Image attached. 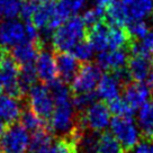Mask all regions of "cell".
Returning <instances> with one entry per match:
<instances>
[{
  "instance_id": "6da1fadb",
  "label": "cell",
  "mask_w": 153,
  "mask_h": 153,
  "mask_svg": "<svg viewBox=\"0 0 153 153\" xmlns=\"http://www.w3.org/2000/svg\"><path fill=\"white\" fill-rule=\"evenodd\" d=\"M87 25L82 17L71 16L52 34V45L57 52H71L80 41L85 39Z\"/></svg>"
},
{
  "instance_id": "7a4b0ae2",
  "label": "cell",
  "mask_w": 153,
  "mask_h": 153,
  "mask_svg": "<svg viewBox=\"0 0 153 153\" xmlns=\"http://www.w3.org/2000/svg\"><path fill=\"white\" fill-rule=\"evenodd\" d=\"M110 134L117 140L124 150H133L141 142V131L133 117L115 116L110 122Z\"/></svg>"
},
{
  "instance_id": "3957f363",
  "label": "cell",
  "mask_w": 153,
  "mask_h": 153,
  "mask_svg": "<svg viewBox=\"0 0 153 153\" xmlns=\"http://www.w3.org/2000/svg\"><path fill=\"white\" fill-rule=\"evenodd\" d=\"M29 132L22 124H10L0 139L1 153H27L29 150Z\"/></svg>"
},
{
  "instance_id": "277c9868",
  "label": "cell",
  "mask_w": 153,
  "mask_h": 153,
  "mask_svg": "<svg viewBox=\"0 0 153 153\" xmlns=\"http://www.w3.org/2000/svg\"><path fill=\"white\" fill-rule=\"evenodd\" d=\"M52 131L60 134H72L76 129V108L71 99L55 102V107L50 117Z\"/></svg>"
},
{
  "instance_id": "5b68a950",
  "label": "cell",
  "mask_w": 153,
  "mask_h": 153,
  "mask_svg": "<svg viewBox=\"0 0 153 153\" xmlns=\"http://www.w3.org/2000/svg\"><path fill=\"white\" fill-rule=\"evenodd\" d=\"M82 113V124L90 132L102 133L109 128L113 118L108 105L104 101H95Z\"/></svg>"
},
{
  "instance_id": "8992f818",
  "label": "cell",
  "mask_w": 153,
  "mask_h": 153,
  "mask_svg": "<svg viewBox=\"0 0 153 153\" xmlns=\"http://www.w3.org/2000/svg\"><path fill=\"white\" fill-rule=\"evenodd\" d=\"M19 64L11 56L6 55L0 65V87L6 95L20 98L24 94L19 86Z\"/></svg>"
},
{
  "instance_id": "52a82bcc",
  "label": "cell",
  "mask_w": 153,
  "mask_h": 153,
  "mask_svg": "<svg viewBox=\"0 0 153 153\" xmlns=\"http://www.w3.org/2000/svg\"><path fill=\"white\" fill-rule=\"evenodd\" d=\"M101 69L98 64L87 62L80 67L78 73L73 78L71 85V90L74 94H85L94 92L100 80Z\"/></svg>"
},
{
  "instance_id": "ba28073f",
  "label": "cell",
  "mask_w": 153,
  "mask_h": 153,
  "mask_svg": "<svg viewBox=\"0 0 153 153\" xmlns=\"http://www.w3.org/2000/svg\"><path fill=\"white\" fill-rule=\"evenodd\" d=\"M28 105L29 109L35 114L41 116L43 120H48L54 110L55 101L48 86L35 85L28 91Z\"/></svg>"
},
{
  "instance_id": "9c48e42d",
  "label": "cell",
  "mask_w": 153,
  "mask_h": 153,
  "mask_svg": "<svg viewBox=\"0 0 153 153\" xmlns=\"http://www.w3.org/2000/svg\"><path fill=\"white\" fill-rule=\"evenodd\" d=\"M27 41L25 24L16 19H7L0 23V46L14 48Z\"/></svg>"
},
{
  "instance_id": "30bf717a",
  "label": "cell",
  "mask_w": 153,
  "mask_h": 153,
  "mask_svg": "<svg viewBox=\"0 0 153 153\" xmlns=\"http://www.w3.org/2000/svg\"><path fill=\"white\" fill-rule=\"evenodd\" d=\"M128 55L124 48L106 50L99 52L97 56V64L101 70H106L111 73L123 71L127 67Z\"/></svg>"
},
{
  "instance_id": "8fae6325",
  "label": "cell",
  "mask_w": 153,
  "mask_h": 153,
  "mask_svg": "<svg viewBox=\"0 0 153 153\" xmlns=\"http://www.w3.org/2000/svg\"><path fill=\"white\" fill-rule=\"evenodd\" d=\"M151 95L152 89L146 82H132L125 87L122 97L134 111H137L146 101L152 98Z\"/></svg>"
},
{
  "instance_id": "7c38bea8",
  "label": "cell",
  "mask_w": 153,
  "mask_h": 153,
  "mask_svg": "<svg viewBox=\"0 0 153 153\" xmlns=\"http://www.w3.org/2000/svg\"><path fill=\"white\" fill-rule=\"evenodd\" d=\"M122 83L123 80L116 73L109 72L107 74H102L96 88V95L101 101L109 102L120 96Z\"/></svg>"
},
{
  "instance_id": "4fadbf2b",
  "label": "cell",
  "mask_w": 153,
  "mask_h": 153,
  "mask_svg": "<svg viewBox=\"0 0 153 153\" xmlns=\"http://www.w3.org/2000/svg\"><path fill=\"white\" fill-rule=\"evenodd\" d=\"M35 69L37 72L38 79L44 83H51L56 80V60L54 54L50 51H42L38 53L37 59L35 61Z\"/></svg>"
},
{
  "instance_id": "5bb4252c",
  "label": "cell",
  "mask_w": 153,
  "mask_h": 153,
  "mask_svg": "<svg viewBox=\"0 0 153 153\" xmlns=\"http://www.w3.org/2000/svg\"><path fill=\"white\" fill-rule=\"evenodd\" d=\"M152 68L153 64L150 57L133 55V57L128 60L126 71L133 82H146L152 73Z\"/></svg>"
},
{
  "instance_id": "9a60e30c",
  "label": "cell",
  "mask_w": 153,
  "mask_h": 153,
  "mask_svg": "<svg viewBox=\"0 0 153 153\" xmlns=\"http://www.w3.org/2000/svg\"><path fill=\"white\" fill-rule=\"evenodd\" d=\"M55 60L57 76H60V79L65 83L72 81L81 67L76 57L71 52H57Z\"/></svg>"
},
{
  "instance_id": "2e32d148",
  "label": "cell",
  "mask_w": 153,
  "mask_h": 153,
  "mask_svg": "<svg viewBox=\"0 0 153 153\" xmlns=\"http://www.w3.org/2000/svg\"><path fill=\"white\" fill-rule=\"evenodd\" d=\"M42 42H32V41H25L23 43L18 44L13 48L11 55L19 65H26V64H33L37 59L38 53L41 52Z\"/></svg>"
},
{
  "instance_id": "e0dca14e",
  "label": "cell",
  "mask_w": 153,
  "mask_h": 153,
  "mask_svg": "<svg viewBox=\"0 0 153 153\" xmlns=\"http://www.w3.org/2000/svg\"><path fill=\"white\" fill-rule=\"evenodd\" d=\"M128 22L146 20L153 14V0H120Z\"/></svg>"
},
{
  "instance_id": "ac0fdd59",
  "label": "cell",
  "mask_w": 153,
  "mask_h": 153,
  "mask_svg": "<svg viewBox=\"0 0 153 153\" xmlns=\"http://www.w3.org/2000/svg\"><path fill=\"white\" fill-rule=\"evenodd\" d=\"M22 106L17 98L9 95H0V122L4 124H14L20 117Z\"/></svg>"
},
{
  "instance_id": "d6986e66",
  "label": "cell",
  "mask_w": 153,
  "mask_h": 153,
  "mask_svg": "<svg viewBox=\"0 0 153 153\" xmlns=\"http://www.w3.org/2000/svg\"><path fill=\"white\" fill-rule=\"evenodd\" d=\"M136 123L139 125L141 134L146 139L153 140V98L146 101L137 110Z\"/></svg>"
},
{
  "instance_id": "ffe728a7",
  "label": "cell",
  "mask_w": 153,
  "mask_h": 153,
  "mask_svg": "<svg viewBox=\"0 0 153 153\" xmlns=\"http://www.w3.org/2000/svg\"><path fill=\"white\" fill-rule=\"evenodd\" d=\"M108 30L109 25L104 24L102 22L90 27L88 32V41L94 46L95 51L102 52L108 50Z\"/></svg>"
},
{
  "instance_id": "44dd1931",
  "label": "cell",
  "mask_w": 153,
  "mask_h": 153,
  "mask_svg": "<svg viewBox=\"0 0 153 153\" xmlns=\"http://www.w3.org/2000/svg\"><path fill=\"white\" fill-rule=\"evenodd\" d=\"M105 17L109 25L113 26H122L124 27L128 23L127 15L125 13L124 7L120 0H113L105 11Z\"/></svg>"
},
{
  "instance_id": "7402d4cb",
  "label": "cell",
  "mask_w": 153,
  "mask_h": 153,
  "mask_svg": "<svg viewBox=\"0 0 153 153\" xmlns=\"http://www.w3.org/2000/svg\"><path fill=\"white\" fill-rule=\"evenodd\" d=\"M129 41L127 30L122 26L109 25L108 30V50L124 48Z\"/></svg>"
},
{
  "instance_id": "603a6c76",
  "label": "cell",
  "mask_w": 153,
  "mask_h": 153,
  "mask_svg": "<svg viewBox=\"0 0 153 153\" xmlns=\"http://www.w3.org/2000/svg\"><path fill=\"white\" fill-rule=\"evenodd\" d=\"M33 153H78V151L72 139H60Z\"/></svg>"
},
{
  "instance_id": "cb8c5ba5",
  "label": "cell",
  "mask_w": 153,
  "mask_h": 153,
  "mask_svg": "<svg viewBox=\"0 0 153 153\" xmlns=\"http://www.w3.org/2000/svg\"><path fill=\"white\" fill-rule=\"evenodd\" d=\"M19 86L22 88L23 94L28 92L29 89L36 85L38 76L34 64L19 65Z\"/></svg>"
},
{
  "instance_id": "d4e9b609",
  "label": "cell",
  "mask_w": 153,
  "mask_h": 153,
  "mask_svg": "<svg viewBox=\"0 0 153 153\" xmlns=\"http://www.w3.org/2000/svg\"><path fill=\"white\" fill-rule=\"evenodd\" d=\"M19 118H20V124L23 125L28 132L35 133L37 131L46 128V125H45L43 118L41 116H38L37 114H35L33 110L30 109H26L24 111H22Z\"/></svg>"
},
{
  "instance_id": "484cf974",
  "label": "cell",
  "mask_w": 153,
  "mask_h": 153,
  "mask_svg": "<svg viewBox=\"0 0 153 153\" xmlns=\"http://www.w3.org/2000/svg\"><path fill=\"white\" fill-rule=\"evenodd\" d=\"M97 153H124V148L110 133H102L98 137Z\"/></svg>"
},
{
  "instance_id": "4316f807",
  "label": "cell",
  "mask_w": 153,
  "mask_h": 153,
  "mask_svg": "<svg viewBox=\"0 0 153 153\" xmlns=\"http://www.w3.org/2000/svg\"><path fill=\"white\" fill-rule=\"evenodd\" d=\"M131 51L133 55H139V56L151 57L153 54V32L144 36L141 39H137V42L132 44Z\"/></svg>"
},
{
  "instance_id": "83f0119b",
  "label": "cell",
  "mask_w": 153,
  "mask_h": 153,
  "mask_svg": "<svg viewBox=\"0 0 153 153\" xmlns=\"http://www.w3.org/2000/svg\"><path fill=\"white\" fill-rule=\"evenodd\" d=\"M95 48L90 44V42L88 39H82L79 43L76 44L74 48L71 50V53L76 57V60L79 62L87 63L89 62L91 59L94 57L95 54Z\"/></svg>"
},
{
  "instance_id": "f1b7e54d",
  "label": "cell",
  "mask_w": 153,
  "mask_h": 153,
  "mask_svg": "<svg viewBox=\"0 0 153 153\" xmlns=\"http://www.w3.org/2000/svg\"><path fill=\"white\" fill-rule=\"evenodd\" d=\"M53 142L52 135L50 134L48 128L41 129L33 133V135L30 136V141H29V151L30 153L37 151L39 149L44 148L48 145L50 143Z\"/></svg>"
},
{
  "instance_id": "f546056e",
  "label": "cell",
  "mask_w": 153,
  "mask_h": 153,
  "mask_svg": "<svg viewBox=\"0 0 153 153\" xmlns=\"http://www.w3.org/2000/svg\"><path fill=\"white\" fill-rule=\"evenodd\" d=\"M126 30L128 33L129 37H134L136 39L143 38L151 32L148 20H144V19L128 22L126 25Z\"/></svg>"
},
{
  "instance_id": "4dcf8cb0",
  "label": "cell",
  "mask_w": 153,
  "mask_h": 153,
  "mask_svg": "<svg viewBox=\"0 0 153 153\" xmlns=\"http://www.w3.org/2000/svg\"><path fill=\"white\" fill-rule=\"evenodd\" d=\"M108 108H109L111 115L114 116H120V117H127V116H131L135 113L129 105L125 101V99L120 96L117 97L116 99L111 100L108 102Z\"/></svg>"
},
{
  "instance_id": "1f68e13d",
  "label": "cell",
  "mask_w": 153,
  "mask_h": 153,
  "mask_svg": "<svg viewBox=\"0 0 153 153\" xmlns=\"http://www.w3.org/2000/svg\"><path fill=\"white\" fill-rule=\"evenodd\" d=\"M22 0H0V16L15 19L20 13Z\"/></svg>"
},
{
  "instance_id": "d6a6232c",
  "label": "cell",
  "mask_w": 153,
  "mask_h": 153,
  "mask_svg": "<svg viewBox=\"0 0 153 153\" xmlns=\"http://www.w3.org/2000/svg\"><path fill=\"white\" fill-rule=\"evenodd\" d=\"M96 95L94 92H85V94H76L72 104L76 110H86L91 104L95 102Z\"/></svg>"
},
{
  "instance_id": "836d02e7",
  "label": "cell",
  "mask_w": 153,
  "mask_h": 153,
  "mask_svg": "<svg viewBox=\"0 0 153 153\" xmlns=\"http://www.w3.org/2000/svg\"><path fill=\"white\" fill-rule=\"evenodd\" d=\"M104 17H105V13L99 8H97L96 6H94L90 9H87L82 15V19H83L85 24L90 27L98 23H101Z\"/></svg>"
},
{
  "instance_id": "e575fe53",
  "label": "cell",
  "mask_w": 153,
  "mask_h": 153,
  "mask_svg": "<svg viewBox=\"0 0 153 153\" xmlns=\"http://www.w3.org/2000/svg\"><path fill=\"white\" fill-rule=\"evenodd\" d=\"M69 16H73L85 7L87 0H57Z\"/></svg>"
},
{
  "instance_id": "d590c367",
  "label": "cell",
  "mask_w": 153,
  "mask_h": 153,
  "mask_svg": "<svg viewBox=\"0 0 153 153\" xmlns=\"http://www.w3.org/2000/svg\"><path fill=\"white\" fill-rule=\"evenodd\" d=\"M38 4L36 2H33L30 0H25V1H22V5H20V13L19 15L25 19V20H30L32 17H33L35 10L37 8Z\"/></svg>"
},
{
  "instance_id": "8d00e7d4",
  "label": "cell",
  "mask_w": 153,
  "mask_h": 153,
  "mask_svg": "<svg viewBox=\"0 0 153 153\" xmlns=\"http://www.w3.org/2000/svg\"><path fill=\"white\" fill-rule=\"evenodd\" d=\"M133 150V153H153V140L141 141Z\"/></svg>"
},
{
  "instance_id": "74e56055",
  "label": "cell",
  "mask_w": 153,
  "mask_h": 153,
  "mask_svg": "<svg viewBox=\"0 0 153 153\" xmlns=\"http://www.w3.org/2000/svg\"><path fill=\"white\" fill-rule=\"evenodd\" d=\"M111 1H113V0H95V6L105 13L106 9H107V7L111 4Z\"/></svg>"
},
{
  "instance_id": "f35d334b",
  "label": "cell",
  "mask_w": 153,
  "mask_h": 153,
  "mask_svg": "<svg viewBox=\"0 0 153 153\" xmlns=\"http://www.w3.org/2000/svg\"><path fill=\"white\" fill-rule=\"evenodd\" d=\"M6 56V51L4 48H0V65H1V63H2V60H4V57ZM1 87H0V95H1Z\"/></svg>"
},
{
  "instance_id": "ab89813d",
  "label": "cell",
  "mask_w": 153,
  "mask_h": 153,
  "mask_svg": "<svg viewBox=\"0 0 153 153\" xmlns=\"http://www.w3.org/2000/svg\"><path fill=\"white\" fill-rule=\"evenodd\" d=\"M146 83H148V86L153 90V72L151 73V76H149L148 80H146Z\"/></svg>"
},
{
  "instance_id": "60d3db41",
  "label": "cell",
  "mask_w": 153,
  "mask_h": 153,
  "mask_svg": "<svg viewBox=\"0 0 153 153\" xmlns=\"http://www.w3.org/2000/svg\"><path fill=\"white\" fill-rule=\"evenodd\" d=\"M149 26H150V29H151V32H153V14L149 17Z\"/></svg>"
},
{
  "instance_id": "b9f144b4",
  "label": "cell",
  "mask_w": 153,
  "mask_h": 153,
  "mask_svg": "<svg viewBox=\"0 0 153 153\" xmlns=\"http://www.w3.org/2000/svg\"><path fill=\"white\" fill-rule=\"evenodd\" d=\"M33 2H36V4H43V2H46V1H50V0H30Z\"/></svg>"
},
{
  "instance_id": "7bdbcfd3",
  "label": "cell",
  "mask_w": 153,
  "mask_h": 153,
  "mask_svg": "<svg viewBox=\"0 0 153 153\" xmlns=\"http://www.w3.org/2000/svg\"><path fill=\"white\" fill-rule=\"evenodd\" d=\"M152 64H153V54H152Z\"/></svg>"
}]
</instances>
